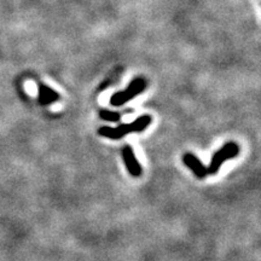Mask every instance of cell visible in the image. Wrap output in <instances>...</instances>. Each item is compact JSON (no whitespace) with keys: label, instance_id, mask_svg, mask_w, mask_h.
Here are the masks:
<instances>
[{"label":"cell","instance_id":"cell-1","mask_svg":"<svg viewBox=\"0 0 261 261\" xmlns=\"http://www.w3.org/2000/svg\"><path fill=\"white\" fill-rule=\"evenodd\" d=\"M151 123V116L142 115L130 123H122L117 127L103 126L98 129V135L109 139H121L129 133H139L148 128Z\"/></svg>","mask_w":261,"mask_h":261},{"label":"cell","instance_id":"cell-2","mask_svg":"<svg viewBox=\"0 0 261 261\" xmlns=\"http://www.w3.org/2000/svg\"><path fill=\"white\" fill-rule=\"evenodd\" d=\"M240 154V146L237 143L234 142H228L225 144L223 148H220L217 152L213 155V158L211 160L210 166H208L207 171L208 174L214 175L219 172L224 162H226L227 160L237 158V155Z\"/></svg>","mask_w":261,"mask_h":261},{"label":"cell","instance_id":"cell-3","mask_svg":"<svg viewBox=\"0 0 261 261\" xmlns=\"http://www.w3.org/2000/svg\"><path fill=\"white\" fill-rule=\"evenodd\" d=\"M145 80L143 77H137V79L130 81V84L126 90L114 93L112 98H110V104L113 107H121L142 93L145 90Z\"/></svg>","mask_w":261,"mask_h":261},{"label":"cell","instance_id":"cell-4","mask_svg":"<svg viewBox=\"0 0 261 261\" xmlns=\"http://www.w3.org/2000/svg\"><path fill=\"white\" fill-rule=\"evenodd\" d=\"M122 159L129 174L132 177H140V174H142V166H140L138 159L135 155V151H133V149L129 145L123 146Z\"/></svg>","mask_w":261,"mask_h":261},{"label":"cell","instance_id":"cell-5","mask_svg":"<svg viewBox=\"0 0 261 261\" xmlns=\"http://www.w3.org/2000/svg\"><path fill=\"white\" fill-rule=\"evenodd\" d=\"M182 163H184V165L187 166L198 179H203L208 175V171L203 166V163L200 161V159L196 158L194 154H191V152H187V154L182 155Z\"/></svg>","mask_w":261,"mask_h":261},{"label":"cell","instance_id":"cell-6","mask_svg":"<svg viewBox=\"0 0 261 261\" xmlns=\"http://www.w3.org/2000/svg\"><path fill=\"white\" fill-rule=\"evenodd\" d=\"M38 94L41 97V102L44 104H51L60 99V94L47 86H41L40 89L38 87Z\"/></svg>","mask_w":261,"mask_h":261},{"label":"cell","instance_id":"cell-7","mask_svg":"<svg viewBox=\"0 0 261 261\" xmlns=\"http://www.w3.org/2000/svg\"><path fill=\"white\" fill-rule=\"evenodd\" d=\"M100 119L106 120L109 122H117L120 120V114L115 112H110V110H100L99 112Z\"/></svg>","mask_w":261,"mask_h":261}]
</instances>
